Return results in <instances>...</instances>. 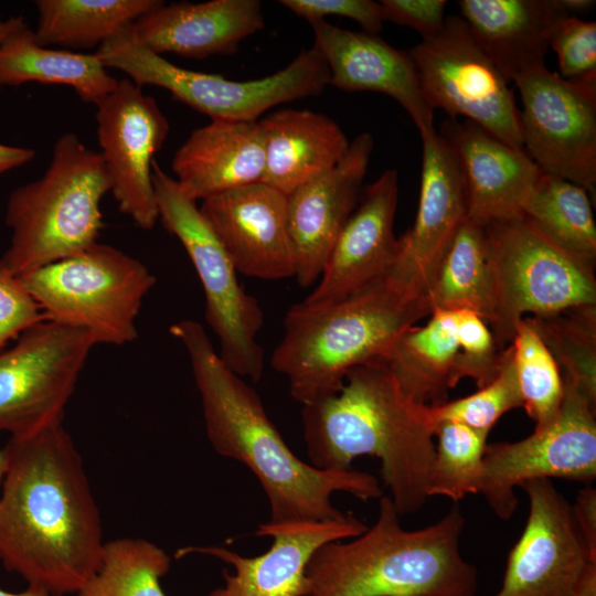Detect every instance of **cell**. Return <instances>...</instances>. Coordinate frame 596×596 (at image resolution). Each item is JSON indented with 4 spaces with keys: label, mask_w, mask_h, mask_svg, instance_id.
<instances>
[{
    "label": "cell",
    "mask_w": 596,
    "mask_h": 596,
    "mask_svg": "<svg viewBox=\"0 0 596 596\" xmlns=\"http://www.w3.org/2000/svg\"><path fill=\"white\" fill-rule=\"evenodd\" d=\"M62 422L9 437L0 492V563L52 596L76 594L105 546L83 458Z\"/></svg>",
    "instance_id": "6da1fadb"
},
{
    "label": "cell",
    "mask_w": 596,
    "mask_h": 596,
    "mask_svg": "<svg viewBox=\"0 0 596 596\" xmlns=\"http://www.w3.org/2000/svg\"><path fill=\"white\" fill-rule=\"evenodd\" d=\"M169 331L189 355L211 446L219 455L245 465L258 479L269 504L268 523L341 519L345 513L331 500L336 492L363 501L382 497L371 473L319 469L296 456L257 392L225 365L201 323L184 319Z\"/></svg>",
    "instance_id": "7a4b0ae2"
},
{
    "label": "cell",
    "mask_w": 596,
    "mask_h": 596,
    "mask_svg": "<svg viewBox=\"0 0 596 596\" xmlns=\"http://www.w3.org/2000/svg\"><path fill=\"white\" fill-rule=\"evenodd\" d=\"M301 417L312 466L350 469L359 456L376 457L400 515L424 505L436 424L429 406L409 398L382 363L374 360L349 370L342 387L304 405Z\"/></svg>",
    "instance_id": "3957f363"
},
{
    "label": "cell",
    "mask_w": 596,
    "mask_h": 596,
    "mask_svg": "<svg viewBox=\"0 0 596 596\" xmlns=\"http://www.w3.org/2000/svg\"><path fill=\"white\" fill-rule=\"evenodd\" d=\"M400 517L381 497L371 528L322 545L307 566L309 596H475L478 572L460 553L459 507L418 530L404 529Z\"/></svg>",
    "instance_id": "277c9868"
},
{
    "label": "cell",
    "mask_w": 596,
    "mask_h": 596,
    "mask_svg": "<svg viewBox=\"0 0 596 596\" xmlns=\"http://www.w3.org/2000/svg\"><path fill=\"white\" fill-rule=\"evenodd\" d=\"M430 316L424 296H414L389 275L340 301L294 305L270 364L302 406L336 394L352 368L380 359L408 327Z\"/></svg>",
    "instance_id": "5b68a950"
},
{
    "label": "cell",
    "mask_w": 596,
    "mask_h": 596,
    "mask_svg": "<svg viewBox=\"0 0 596 596\" xmlns=\"http://www.w3.org/2000/svg\"><path fill=\"white\" fill-rule=\"evenodd\" d=\"M110 189L100 155L74 134L60 136L45 172L8 198L11 238L0 274L18 277L95 244L103 227L100 203Z\"/></svg>",
    "instance_id": "8992f818"
},
{
    "label": "cell",
    "mask_w": 596,
    "mask_h": 596,
    "mask_svg": "<svg viewBox=\"0 0 596 596\" xmlns=\"http://www.w3.org/2000/svg\"><path fill=\"white\" fill-rule=\"evenodd\" d=\"M17 278L45 319L83 329L96 344L111 345L137 339V317L157 280L139 259L97 242Z\"/></svg>",
    "instance_id": "52a82bcc"
},
{
    "label": "cell",
    "mask_w": 596,
    "mask_h": 596,
    "mask_svg": "<svg viewBox=\"0 0 596 596\" xmlns=\"http://www.w3.org/2000/svg\"><path fill=\"white\" fill-rule=\"evenodd\" d=\"M105 67L119 70L139 86H159L212 120L258 121L268 109L317 96L329 85V70L312 45L283 70L253 81H232L220 74L182 68L138 44L129 28L95 52Z\"/></svg>",
    "instance_id": "ba28073f"
},
{
    "label": "cell",
    "mask_w": 596,
    "mask_h": 596,
    "mask_svg": "<svg viewBox=\"0 0 596 596\" xmlns=\"http://www.w3.org/2000/svg\"><path fill=\"white\" fill-rule=\"evenodd\" d=\"M159 220L184 247L205 296V319L220 343V358L238 376L254 382L264 372V350L257 336L264 313L247 294L221 242L174 178L152 163Z\"/></svg>",
    "instance_id": "9c48e42d"
},
{
    "label": "cell",
    "mask_w": 596,
    "mask_h": 596,
    "mask_svg": "<svg viewBox=\"0 0 596 596\" xmlns=\"http://www.w3.org/2000/svg\"><path fill=\"white\" fill-rule=\"evenodd\" d=\"M496 279L492 337L499 351L523 315L596 305L595 265L565 252L524 216L485 226Z\"/></svg>",
    "instance_id": "30bf717a"
},
{
    "label": "cell",
    "mask_w": 596,
    "mask_h": 596,
    "mask_svg": "<svg viewBox=\"0 0 596 596\" xmlns=\"http://www.w3.org/2000/svg\"><path fill=\"white\" fill-rule=\"evenodd\" d=\"M429 108L471 120L523 149L520 109L509 82L481 50L460 15L408 50Z\"/></svg>",
    "instance_id": "8fae6325"
},
{
    "label": "cell",
    "mask_w": 596,
    "mask_h": 596,
    "mask_svg": "<svg viewBox=\"0 0 596 596\" xmlns=\"http://www.w3.org/2000/svg\"><path fill=\"white\" fill-rule=\"evenodd\" d=\"M79 328L43 319L0 350V432L22 435L61 422L92 348Z\"/></svg>",
    "instance_id": "7c38bea8"
},
{
    "label": "cell",
    "mask_w": 596,
    "mask_h": 596,
    "mask_svg": "<svg viewBox=\"0 0 596 596\" xmlns=\"http://www.w3.org/2000/svg\"><path fill=\"white\" fill-rule=\"evenodd\" d=\"M555 418L518 441L487 445L480 493L493 513H514L517 487L535 479L561 478L590 483L596 478V403L564 382Z\"/></svg>",
    "instance_id": "4fadbf2b"
},
{
    "label": "cell",
    "mask_w": 596,
    "mask_h": 596,
    "mask_svg": "<svg viewBox=\"0 0 596 596\" xmlns=\"http://www.w3.org/2000/svg\"><path fill=\"white\" fill-rule=\"evenodd\" d=\"M521 95L522 147L539 169L595 199L596 85L574 83L545 64L513 82Z\"/></svg>",
    "instance_id": "5bb4252c"
},
{
    "label": "cell",
    "mask_w": 596,
    "mask_h": 596,
    "mask_svg": "<svg viewBox=\"0 0 596 596\" xmlns=\"http://www.w3.org/2000/svg\"><path fill=\"white\" fill-rule=\"evenodd\" d=\"M96 108L99 155L118 210L140 228L150 230L159 220L153 156L167 139L168 119L156 99L129 78L118 81Z\"/></svg>",
    "instance_id": "9a60e30c"
},
{
    "label": "cell",
    "mask_w": 596,
    "mask_h": 596,
    "mask_svg": "<svg viewBox=\"0 0 596 596\" xmlns=\"http://www.w3.org/2000/svg\"><path fill=\"white\" fill-rule=\"evenodd\" d=\"M529 498L524 530L511 549L500 589L493 596H574L594 563L572 509L551 479L521 486Z\"/></svg>",
    "instance_id": "2e32d148"
},
{
    "label": "cell",
    "mask_w": 596,
    "mask_h": 596,
    "mask_svg": "<svg viewBox=\"0 0 596 596\" xmlns=\"http://www.w3.org/2000/svg\"><path fill=\"white\" fill-rule=\"evenodd\" d=\"M364 522L352 514L338 520L260 523L257 536H269V549L247 557L224 546H184L175 557L203 554L233 567L223 571V586L206 596H309L310 582L307 566L313 554L324 544L352 539L366 530Z\"/></svg>",
    "instance_id": "e0dca14e"
},
{
    "label": "cell",
    "mask_w": 596,
    "mask_h": 596,
    "mask_svg": "<svg viewBox=\"0 0 596 596\" xmlns=\"http://www.w3.org/2000/svg\"><path fill=\"white\" fill-rule=\"evenodd\" d=\"M373 147L369 132L358 135L336 167L286 195L294 277L301 287L319 280L340 232L359 202Z\"/></svg>",
    "instance_id": "ac0fdd59"
},
{
    "label": "cell",
    "mask_w": 596,
    "mask_h": 596,
    "mask_svg": "<svg viewBox=\"0 0 596 596\" xmlns=\"http://www.w3.org/2000/svg\"><path fill=\"white\" fill-rule=\"evenodd\" d=\"M397 200L398 173L394 169L385 170L362 189L304 304L323 306L340 301L390 274L398 253V238L393 232Z\"/></svg>",
    "instance_id": "d6986e66"
},
{
    "label": "cell",
    "mask_w": 596,
    "mask_h": 596,
    "mask_svg": "<svg viewBox=\"0 0 596 596\" xmlns=\"http://www.w3.org/2000/svg\"><path fill=\"white\" fill-rule=\"evenodd\" d=\"M418 207L411 230L398 238L389 276L414 296H424L453 237L467 220L464 183L456 158L438 134L422 136Z\"/></svg>",
    "instance_id": "ffe728a7"
},
{
    "label": "cell",
    "mask_w": 596,
    "mask_h": 596,
    "mask_svg": "<svg viewBox=\"0 0 596 596\" xmlns=\"http://www.w3.org/2000/svg\"><path fill=\"white\" fill-rule=\"evenodd\" d=\"M199 209L237 273L264 280L295 276L285 194L260 181L205 198Z\"/></svg>",
    "instance_id": "44dd1931"
},
{
    "label": "cell",
    "mask_w": 596,
    "mask_h": 596,
    "mask_svg": "<svg viewBox=\"0 0 596 596\" xmlns=\"http://www.w3.org/2000/svg\"><path fill=\"white\" fill-rule=\"evenodd\" d=\"M438 134L459 167L467 219L483 226L523 215L542 171L524 151L471 120H445Z\"/></svg>",
    "instance_id": "7402d4cb"
},
{
    "label": "cell",
    "mask_w": 596,
    "mask_h": 596,
    "mask_svg": "<svg viewBox=\"0 0 596 596\" xmlns=\"http://www.w3.org/2000/svg\"><path fill=\"white\" fill-rule=\"evenodd\" d=\"M313 46L329 70V85L344 92H376L394 98L412 118L421 137L435 131L412 56L379 35L351 31L324 20L310 23Z\"/></svg>",
    "instance_id": "603a6c76"
},
{
    "label": "cell",
    "mask_w": 596,
    "mask_h": 596,
    "mask_svg": "<svg viewBox=\"0 0 596 596\" xmlns=\"http://www.w3.org/2000/svg\"><path fill=\"white\" fill-rule=\"evenodd\" d=\"M265 25L258 0L163 1L130 26L132 39L149 51L203 60L228 55Z\"/></svg>",
    "instance_id": "cb8c5ba5"
},
{
    "label": "cell",
    "mask_w": 596,
    "mask_h": 596,
    "mask_svg": "<svg viewBox=\"0 0 596 596\" xmlns=\"http://www.w3.org/2000/svg\"><path fill=\"white\" fill-rule=\"evenodd\" d=\"M264 161L259 121L211 120L190 134L171 168L181 190L198 201L260 182Z\"/></svg>",
    "instance_id": "d4e9b609"
},
{
    "label": "cell",
    "mask_w": 596,
    "mask_h": 596,
    "mask_svg": "<svg viewBox=\"0 0 596 596\" xmlns=\"http://www.w3.org/2000/svg\"><path fill=\"white\" fill-rule=\"evenodd\" d=\"M460 17L510 83L545 64L555 25L568 15L561 0H461Z\"/></svg>",
    "instance_id": "484cf974"
},
{
    "label": "cell",
    "mask_w": 596,
    "mask_h": 596,
    "mask_svg": "<svg viewBox=\"0 0 596 596\" xmlns=\"http://www.w3.org/2000/svg\"><path fill=\"white\" fill-rule=\"evenodd\" d=\"M258 121L265 152L262 182L285 195L336 167L350 146L333 119L309 109H280Z\"/></svg>",
    "instance_id": "4316f807"
},
{
    "label": "cell",
    "mask_w": 596,
    "mask_h": 596,
    "mask_svg": "<svg viewBox=\"0 0 596 596\" xmlns=\"http://www.w3.org/2000/svg\"><path fill=\"white\" fill-rule=\"evenodd\" d=\"M414 402L438 406L448 391L469 377L454 310H434L424 326L405 329L377 360Z\"/></svg>",
    "instance_id": "83f0119b"
},
{
    "label": "cell",
    "mask_w": 596,
    "mask_h": 596,
    "mask_svg": "<svg viewBox=\"0 0 596 596\" xmlns=\"http://www.w3.org/2000/svg\"><path fill=\"white\" fill-rule=\"evenodd\" d=\"M29 82L70 86L83 102L94 105L118 84L95 53L41 46L25 25L0 43V87Z\"/></svg>",
    "instance_id": "f1b7e54d"
},
{
    "label": "cell",
    "mask_w": 596,
    "mask_h": 596,
    "mask_svg": "<svg viewBox=\"0 0 596 596\" xmlns=\"http://www.w3.org/2000/svg\"><path fill=\"white\" fill-rule=\"evenodd\" d=\"M434 310H468L489 324L496 309V279L486 227L467 219L440 258L424 294Z\"/></svg>",
    "instance_id": "f546056e"
},
{
    "label": "cell",
    "mask_w": 596,
    "mask_h": 596,
    "mask_svg": "<svg viewBox=\"0 0 596 596\" xmlns=\"http://www.w3.org/2000/svg\"><path fill=\"white\" fill-rule=\"evenodd\" d=\"M160 3L161 0H38L34 39L47 47H99Z\"/></svg>",
    "instance_id": "4dcf8cb0"
},
{
    "label": "cell",
    "mask_w": 596,
    "mask_h": 596,
    "mask_svg": "<svg viewBox=\"0 0 596 596\" xmlns=\"http://www.w3.org/2000/svg\"><path fill=\"white\" fill-rule=\"evenodd\" d=\"M523 215L555 245L595 265L596 224L590 198L583 187L542 172Z\"/></svg>",
    "instance_id": "1f68e13d"
},
{
    "label": "cell",
    "mask_w": 596,
    "mask_h": 596,
    "mask_svg": "<svg viewBox=\"0 0 596 596\" xmlns=\"http://www.w3.org/2000/svg\"><path fill=\"white\" fill-rule=\"evenodd\" d=\"M169 554L142 538L105 542L99 567L76 596H167L160 579L170 568Z\"/></svg>",
    "instance_id": "d6a6232c"
},
{
    "label": "cell",
    "mask_w": 596,
    "mask_h": 596,
    "mask_svg": "<svg viewBox=\"0 0 596 596\" xmlns=\"http://www.w3.org/2000/svg\"><path fill=\"white\" fill-rule=\"evenodd\" d=\"M550 350L564 382L596 403V305L525 318Z\"/></svg>",
    "instance_id": "836d02e7"
},
{
    "label": "cell",
    "mask_w": 596,
    "mask_h": 596,
    "mask_svg": "<svg viewBox=\"0 0 596 596\" xmlns=\"http://www.w3.org/2000/svg\"><path fill=\"white\" fill-rule=\"evenodd\" d=\"M488 435L460 423L436 424L437 445L428 478V498L443 496L459 501L480 493Z\"/></svg>",
    "instance_id": "e575fe53"
},
{
    "label": "cell",
    "mask_w": 596,
    "mask_h": 596,
    "mask_svg": "<svg viewBox=\"0 0 596 596\" xmlns=\"http://www.w3.org/2000/svg\"><path fill=\"white\" fill-rule=\"evenodd\" d=\"M512 360L523 407L541 428L557 415L564 385L556 361L531 324L522 319L511 343Z\"/></svg>",
    "instance_id": "d590c367"
},
{
    "label": "cell",
    "mask_w": 596,
    "mask_h": 596,
    "mask_svg": "<svg viewBox=\"0 0 596 596\" xmlns=\"http://www.w3.org/2000/svg\"><path fill=\"white\" fill-rule=\"evenodd\" d=\"M522 405L511 348L508 345L501 352L500 370L493 381L473 394L429 406V409L435 424L455 422L489 433L503 414Z\"/></svg>",
    "instance_id": "8d00e7d4"
},
{
    "label": "cell",
    "mask_w": 596,
    "mask_h": 596,
    "mask_svg": "<svg viewBox=\"0 0 596 596\" xmlns=\"http://www.w3.org/2000/svg\"><path fill=\"white\" fill-rule=\"evenodd\" d=\"M561 76L570 82L596 85V22L566 15L555 25L551 39Z\"/></svg>",
    "instance_id": "74e56055"
},
{
    "label": "cell",
    "mask_w": 596,
    "mask_h": 596,
    "mask_svg": "<svg viewBox=\"0 0 596 596\" xmlns=\"http://www.w3.org/2000/svg\"><path fill=\"white\" fill-rule=\"evenodd\" d=\"M279 3L309 23L338 15L356 21L363 32L374 35L384 22L380 2L372 0H281Z\"/></svg>",
    "instance_id": "f35d334b"
},
{
    "label": "cell",
    "mask_w": 596,
    "mask_h": 596,
    "mask_svg": "<svg viewBox=\"0 0 596 596\" xmlns=\"http://www.w3.org/2000/svg\"><path fill=\"white\" fill-rule=\"evenodd\" d=\"M43 319L40 306L20 280L0 274V350Z\"/></svg>",
    "instance_id": "ab89813d"
},
{
    "label": "cell",
    "mask_w": 596,
    "mask_h": 596,
    "mask_svg": "<svg viewBox=\"0 0 596 596\" xmlns=\"http://www.w3.org/2000/svg\"><path fill=\"white\" fill-rule=\"evenodd\" d=\"M384 21L417 31L422 39L437 34L445 23V0H382Z\"/></svg>",
    "instance_id": "60d3db41"
},
{
    "label": "cell",
    "mask_w": 596,
    "mask_h": 596,
    "mask_svg": "<svg viewBox=\"0 0 596 596\" xmlns=\"http://www.w3.org/2000/svg\"><path fill=\"white\" fill-rule=\"evenodd\" d=\"M572 509L575 525L587 549L590 560L596 563V490L587 486L578 492Z\"/></svg>",
    "instance_id": "b9f144b4"
},
{
    "label": "cell",
    "mask_w": 596,
    "mask_h": 596,
    "mask_svg": "<svg viewBox=\"0 0 596 596\" xmlns=\"http://www.w3.org/2000/svg\"><path fill=\"white\" fill-rule=\"evenodd\" d=\"M34 157L33 149L0 143V174L28 163Z\"/></svg>",
    "instance_id": "7bdbcfd3"
},
{
    "label": "cell",
    "mask_w": 596,
    "mask_h": 596,
    "mask_svg": "<svg viewBox=\"0 0 596 596\" xmlns=\"http://www.w3.org/2000/svg\"><path fill=\"white\" fill-rule=\"evenodd\" d=\"M574 596H596V564L588 567Z\"/></svg>",
    "instance_id": "ee69618b"
},
{
    "label": "cell",
    "mask_w": 596,
    "mask_h": 596,
    "mask_svg": "<svg viewBox=\"0 0 596 596\" xmlns=\"http://www.w3.org/2000/svg\"><path fill=\"white\" fill-rule=\"evenodd\" d=\"M23 17H10L6 20L0 19V43L8 39L12 33L25 26Z\"/></svg>",
    "instance_id": "f6af8a7d"
},
{
    "label": "cell",
    "mask_w": 596,
    "mask_h": 596,
    "mask_svg": "<svg viewBox=\"0 0 596 596\" xmlns=\"http://www.w3.org/2000/svg\"><path fill=\"white\" fill-rule=\"evenodd\" d=\"M0 596H52V595L49 593V590L45 587L41 585L29 584L26 589L20 593H10L0 588Z\"/></svg>",
    "instance_id": "bcb514c9"
},
{
    "label": "cell",
    "mask_w": 596,
    "mask_h": 596,
    "mask_svg": "<svg viewBox=\"0 0 596 596\" xmlns=\"http://www.w3.org/2000/svg\"><path fill=\"white\" fill-rule=\"evenodd\" d=\"M562 6L570 14L571 12H584L590 9L595 1L592 0H561Z\"/></svg>",
    "instance_id": "7dc6e473"
},
{
    "label": "cell",
    "mask_w": 596,
    "mask_h": 596,
    "mask_svg": "<svg viewBox=\"0 0 596 596\" xmlns=\"http://www.w3.org/2000/svg\"><path fill=\"white\" fill-rule=\"evenodd\" d=\"M6 468H7V455H6L4 448L0 447V487L3 480Z\"/></svg>",
    "instance_id": "c3c4849f"
}]
</instances>
